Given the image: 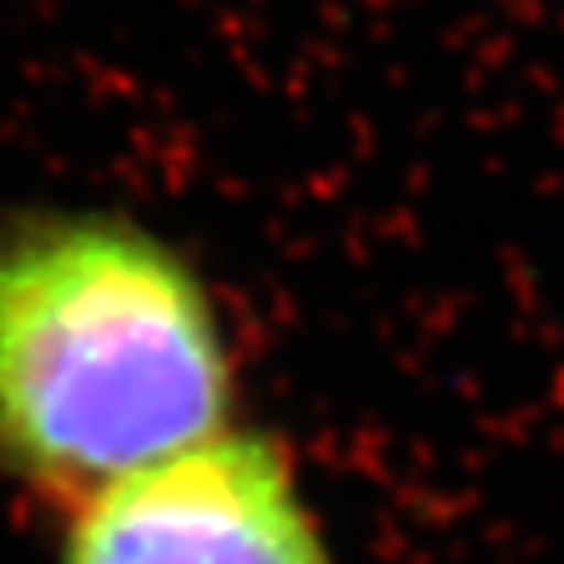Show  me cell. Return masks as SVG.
Instances as JSON below:
<instances>
[{
  "instance_id": "2",
  "label": "cell",
  "mask_w": 564,
  "mask_h": 564,
  "mask_svg": "<svg viewBox=\"0 0 564 564\" xmlns=\"http://www.w3.org/2000/svg\"><path fill=\"white\" fill-rule=\"evenodd\" d=\"M55 564H335L276 435L230 423L63 510Z\"/></svg>"
},
{
  "instance_id": "1",
  "label": "cell",
  "mask_w": 564,
  "mask_h": 564,
  "mask_svg": "<svg viewBox=\"0 0 564 564\" xmlns=\"http://www.w3.org/2000/svg\"><path fill=\"white\" fill-rule=\"evenodd\" d=\"M226 323L181 247L109 209L0 223V481L67 510L235 423Z\"/></svg>"
}]
</instances>
